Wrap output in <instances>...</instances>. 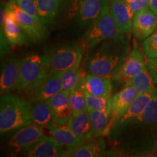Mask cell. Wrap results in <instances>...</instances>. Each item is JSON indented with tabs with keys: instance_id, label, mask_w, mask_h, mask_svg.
<instances>
[{
	"instance_id": "6da1fadb",
	"label": "cell",
	"mask_w": 157,
	"mask_h": 157,
	"mask_svg": "<svg viewBox=\"0 0 157 157\" xmlns=\"http://www.w3.org/2000/svg\"><path fill=\"white\" fill-rule=\"evenodd\" d=\"M129 52L127 34L100 43L92 49L84 69L88 74L109 76L112 78Z\"/></svg>"
},
{
	"instance_id": "7a4b0ae2",
	"label": "cell",
	"mask_w": 157,
	"mask_h": 157,
	"mask_svg": "<svg viewBox=\"0 0 157 157\" xmlns=\"http://www.w3.org/2000/svg\"><path fill=\"white\" fill-rule=\"evenodd\" d=\"M33 124L31 103L6 93L0 98V132L16 130Z\"/></svg>"
},
{
	"instance_id": "3957f363",
	"label": "cell",
	"mask_w": 157,
	"mask_h": 157,
	"mask_svg": "<svg viewBox=\"0 0 157 157\" xmlns=\"http://www.w3.org/2000/svg\"><path fill=\"white\" fill-rule=\"evenodd\" d=\"M48 71L60 74L79 67L83 56V46L78 42H67L57 45L48 54Z\"/></svg>"
},
{
	"instance_id": "277c9868",
	"label": "cell",
	"mask_w": 157,
	"mask_h": 157,
	"mask_svg": "<svg viewBox=\"0 0 157 157\" xmlns=\"http://www.w3.org/2000/svg\"><path fill=\"white\" fill-rule=\"evenodd\" d=\"M109 10V0H72L70 16L78 28L88 29Z\"/></svg>"
},
{
	"instance_id": "5b68a950",
	"label": "cell",
	"mask_w": 157,
	"mask_h": 157,
	"mask_svg": "<svg viewBox=\"0 0 157 157\" xmlns=\"http://www.w3.org/2000/svg\"><path fill=\"white\" fill-rule=\"evenodd\" d=\"M48 57L46 55L33 54L21 60L20 74L15 90L24 91L32 87L49 72Z\"/></svg>"
},
{
	"instance_id": "8992f818",
	"label": "cell",
	"mask_w": 157,
	"mask_h": 157,
	"mask_svg": "<svg viewBox=\"0 0 157 157\" xmlns=\"http://www.w3.org/2000/svg\"><path fill=\"white\" fill-rule=\"evenodd\" d=\"M124 35L125 34L120 32L118 29L109 10L87 29L82 40L84 46L88 50H92L104 41L118 38Z\"/></svg>"
},
{
	"instance_id": "52a82bcc",
	"label": "cell",
	"mask_w": 157,
	"mask_h": 157,
	"mask_svg": "<svg viewBox=\"0 0 157 157\" xmlns=\"http://www.w3.org/2000/svg\"><path fill=\"white\" fill-rule=\"evenodd\" d=\"M137 95L136 89L132 85H127L124 86L122 90L112 96L111 113L105 136L110 135L113 127L126 113L131 103Z\"/></svg>"
},
{
	"instance_id": "ba28073f",
	"label": "cell",
	"mask_w": 157,
	"mask_h": 157,
	"mask_svg": "<svg viewBox=\"0 0 157 157\" xmlns=\"http://www.w3.org/2000/svg\"><path fill=\"white\" fill-rule=\"evenodd\" d=\"M7 4L10 7L17 23L31 41L38 42L44 39L47 32L46 25L43 24L40 20L25 13L15 2L9 1Z\"/></svg>"
},
{
	"instance_id": "9c48e42d",
	"label": "cell",
	"mask_w": 157,
	"mask_h": 157,
	"mask_svg": "<svg viewBox=\"0 0 157 157\" xmlns=\"http://www.w3.org/2000/svg\"><path fill=\"white\" fill-rule=\"evenodd\" d=\"M146 66L147 63L145 62L143 55L137 47H134L112 78L125 86Z\"/></svg>"
},
{
	"instance_id": "30bf717a",
	"label": "cell",
	"mask_w": 157,
	"mask_h": 157,
	"mask_svg": "<svg viewBox=\"0 0 157 157\" xmlns=\"http://www.w3.org/2000/svg\"><path fill=\"white\" fill-rule=\"evenodd\" d=\"M62 90L60 75L48 72L27 91L30 94L31 101H47Z\"/></svg>"
},
{
	"instance_id": "8fae6325",
	"label": "cell",
	"mask_w": 157,
	"mask_h": 157,
	"mask_svg": "<svg viewBox=\"0 0 157 157\" xmlns=\"http://www.w3.org/2000/svg\"><path fill=\"white\" fill-rule=\"evenodd\" d=\"M157 29V15L149 7L133 15L132 31L139 40H145Z\"/></svg>"
},
{
	"instance_id": "7c38bea8",
	"label": "cell",
	"mask_w": 157,
	"mask_h": 157,
	"mask_svg": "<svg viewBox=\"0 0 157 157\" xmlns=\"http://www.w3.org/2000/svg\"><path fill=\"white\" fill-rule=\"evenodd\" d=\"M1 29H3L4 34L11 46L17 47L29 43V39L17 23L8 4L5 7V15L3 21L1 23Z\"/></svg>"
},
{
	"instance_id": "4fadbf2b",
	"label": "cell",
	"mask_w": 157,
	"mask_h": 157,
	"mask_svg": "<svg viewBox=\"0 0 157 157\" xmlns=\"http://www.w3.org/2000/svg\"><path fill=\"white\" fill-rule=\"evenodd\" d=\"M42 127L34 124L26 125L15 132L9 140V145L17 151H25L42 137Z\"/></svg>"
},
{
	"instance_id": "5bb4252c",
	"label": "cell",
	"mask_w": 157,
	"mask_h": 157,
	"mask_svg": "<svg viewBox=\"0 0 157 157\" xmlns=\"http://www.w3.org/2000/svg\"><path fill=\"white\" fill-rule=\"evenodd\" d=\"M111 77L95 75L92 74H83L80 86L90 95L100 97L112 98V83Z\"/></svg>"
},
{
	"instance_id": "9a60e30c",
	"label": "cell",
	"mask_w": 157,
	"mask_h": 157,
	"mask_svg": "<svg viewBox=\"0 0 157 157\" xmlns=\"http://www.w3.org/2000/svg\"><path fill=\"white\" fill-rule=\"evenodd\" d=\"M52 110V121L60 124H68L72 117L69 103V93L62 91L47 100Z\"/></svg>"
},
{
	"instance_id": "2e32d148",
	"label": "cell",
	"mask_w": 157,
	"mask_h": 157,
	"mask_svg": "<svg viewBox=\"0 0 157 157\" xmlns=\"http://www.w3.org/2000/svg\"><path fill=\"white\" fill-rule=\"evenodd\" d=\"M109 13L119 31L129 35L132 31V15L123 0H109Z\"/></svg>"
},
{
	"instance_id": "e0dca14e",
	"label": "cell",
	"mask_w": 157,
	"mask_h": 157,
	"mask_svg": "<svg viewBox=\"0 0 157 157\" xmlns=\"http://www.w3.org/2000/svg\"><path fill=\"white\" fill-rule=\"evenodd\" d=\"M64 152L53 137L42 136L23 154V156L29 157H63Z\"/></svg>"
},
{
	"instance_id": "ac0fdd59",
	"label": "cell",
	"mask_w": 157,
	"mask_h": 157,
	"mask_svg": "<svg viewBox=\"0 0 157 157\" xmlns=\"http://www.w3.org/2000/svg\"><path fill=\"white\" fill-rule=\"evenodd\" d=\"M21 60L15 57H10L3 65L0 79L1 95L15 90L18 80Z\"/></svg>"
},
{
	"instance_id": "d6986e66",
	"label": "cell",
	"mask_w": 157,
	"mask_h": 157,
	"mask_svg": "<svg viewBox=\"0 0 157 157\" xmlns=\"http://www.w3.org/2000/svg\"><path fill=\"white\" fill-rule=\"evenodd\" d=\"M155 93H148L137 95L131 103L126 113L123 115V117L113 127V128L121 127L127 124L140 121L143 111Z\"/></svg>"
},
{
	"instance_id": "ffe728a7",
	"label": "cell",
	"mask_w": 157,
	"mask_h": 157,
	"mask_svg": "<svg viewBox=\"0 0 157 157\" xmlns=\"http://www.w3.org/2000/svg\"><path fill=\"white\" fill-rule=\"evenodd\" d=\"M68 125L76 136L79 145L92 140V127L88 110L78 115L72 116L68 121Z\"/></svg>"
},
{
	"instance_id": "44dd1931",
	"label": "cell",
	"mask_w": 157,
	"mask_h": 157,
	"mask_svg": "<svg viewBox=\"0 0 157 157\" xmlns=\"http://www.w3.org/2000/svg\"><path fill=\"white\" fill-rule=\"evenodd\" d=\"M106 144L103 137L93 139L66 151L63 157H98L105 155Z\"/></svg>"
},
{
	"instance_id": "7402d4cb",
	"label": "cell",
	"mask_w": 157,
	"mask_h": 157,
	"mask_svg": "<svg viewBox=\"0 0 157 157\" xmlns=\"http://www.w3.org/2000/svg\"><path fill=\"white\" fill-rule=\"evenodd\" d=\"M48 128L52 137L65 152L79 146L77 139L68 124H60L52 121L48 125Z\"/></svg>"
},
{
	"instance_id": "603a6c76",
	"label": "cell",
	"mask_w": 157,
	"mask_h": 157,
	"mask_svg": "<svg viewBox=\"0 0 157 157\" xmlns=\"http://www.w3.org/2000/svg\"><path fill=\"white\" fill-rule=\"evenodd\" d=\"M39 18L44 25L54 23L67 0H34Z\"/></svg>"
},
{
	"instance_id": "cb8c5ba5",
	"label": "cell",
	"mask_w": 157,
	"mask_h": 157,
	"mask_svg": "<svg viewBox=\"0 0 157 157\" xmlns=\"http://www.w3.org/2000/svg\"><path fill=\"white\" fill-rule=\"evenodd\" d=\"M31 117L33 124L39 127H48L52 121V110L47 101H34L31 102Z\"/></svg>"
},
{
	"instance_id": "d4e9b609",
	"label": "cell",
	"mask_w": 157,
	"mask_h": 157,
	"mask_svg": "<svg viewBox=\"0 0 157 157\" xmlns=\"http://www.w3.org/2000/svg\"><path fill=\"white\" fill-rule=\"evenodd\" d=\"M155 84H156L149 72L148 67L146 66L125 86H133L136 89L137 95H140V94L156 92L157 89L155 87Z\"/></svg>"
},
{
	"instance_id": "484cf974",
	"label": "cell",
	"mask_w": 157,
	"mask_h": 157,
	"mask_svg": "<svg viewBox=\"0 0 157 157\" xmlns=\"http://www.w3.org/2000/svg\"><path fill=\"white\" fill-rule=\"evenodd\" d=\"M89 113L92 127V140L104 137L109 124L110 114L93 110H90Z\"/></svg>"
},
{
	"instance_id": "4316f807",
	"label": "cell",
	"mask_w": 157,
	"mask_h": 157,
	"mask_svg": "<svg viewBox=\"0 0 157 157\" xmlns=\"http://www.w3.org/2000/svg\"><path fill=\"white\" fill-rule=\"evenodd\" d=\"M69 103L72 116L78 115L87 110L85 94L80 84L69 93Z\"/></svg>"
},
{
	"instance_id": "83f0119b",
	"label": "cell",
	"mask_w": 157,
	"mask_h": 157,
	"mask_svg": "<svg viewBox=\"0 0 157 157\" xmlns=\"http://www.w3.org/2000/svg\"><path fill=\"white\" fill-rule=\"evenodd\" d=\"M83 73L79 68H73L65 71L60 75L62 89L63 91L70 93L79 85Z\"/></svg>"
},
{
	"instance_id": "f1b7e54d",
	"label": "cell",
	"mask_w": 157,
	"mask_h": 157,
	"mask_svg": "<svg viewBox=\"0 0 157 157\" xmlns=\"http://www.w3.org/2000/svg\"><path fill=\"white\" fill-rule=\"evenodd\" d=\"M86 97V103L88 111H102L110 114L111 107V98L100 97L90 95V93L84 91Z\"/></svg>"
},
{
	"instance_id": "f546056e",
	"label": "cell",
	"mask_w": 157,
	"mask_h": 157,
	"mask_svg": "<svg viewBox=\"0 0 157 157\" xmlns=\"http://www.w3.org/2000/svg\"><path fill=\"white\" fill-rule=\"evenodd\" d=\"M140 121L157 129V91L143 111Z\"/></svg>"
},
{
	"instance_id": "4dcf8cb0",
	"label": "cell",
	"mask_w": 157,
	"mask_h": 157,
	"mask_svg": "<svg viewBox=\"0 0 157 157\" xmlns=\"http://www.w3.org/2000/svg\"><path fill=\"white\" fill-rule=\"evenodd\" d=\"M143 49L149 59L157 58V29L145 39Z\"/></svg>"
},
{
	"instance_id": "1f68e13d",
	"label": "cell",
	"mask_w": 157,
	"mask_h": 157,
	"mask_svg": "<svg viewBox=\"0 0 157 157\" xmlns=\"http://www.w3.org/2000/svg\"><path fill=\"white\" fill-rule=\"evenodd\" d=\"M15 4L25 13L32 15L36 18L40 20L38 10L34 0H15Z\"/></svg>"
},
{
	"instance_id": "d6a6232c",
	"label": "cell",
	"mask_w": 157,
	"mask_h": 157,
	"mask_svg": "<svg viewBox=\"0 0 157 157\" xmlns=\"http://www.w3.org/2000/svg\"><path fill=\"white\" fill-rule=\"evenodd\" d=\"M129 7L132 16L140 10L149 7V0H123Z\"/></svg>"
},
{
	"instance_id": "836d02e7",
	"label": "cell",
	"mask_w": 157,
	"mask_h": 157,
	"mask_svg": "<svg viewBox=\"0 0 157 157\" xmlns=\"http://www.w3.org/2000/svg\"><path fill=\"white\" fill-rule=\"evenodd\" d=\"M147 67L155 84H157V58L149 59L147 62Z\"/></svg>"
},
{
	"instance_id": "e575fe53",
	"label": "cell",
	"mask_w": 157,
	"mask_h": 157,
	"mask_svg": "<svg viewBox=\"0 0 157 157\" xmlns=\"http://www.w3.org/2000/svg\"><path fill=\"white\" fill-rule=\"evenodd\" d=\"M0 39H1V58H2L5 54L8 52L9 50V42H7V39L4 34L3 30L1 29L0 31Z\"/></svg>"
},
{
	"instance_id": "d590c367",
	"label": "cell",
	"mask_w": 157,
	"mask_h": 157,
	"mask_svg": "<svg viewBox=\"0 0 157 157\" xmlns=\"http://www.w3.org/2000/svg\"><path fill=\"white\" fill-rule=\"evenodd\" d=\"M149 7L157 15V0H149Z\"/></svg>"
},
{
	"instance_id": "8d00e7d4",
	"label": "cell",
	"mask_w": 157,
	"mask_h": 157,
	"mask_svg": "<svg viewBox=\"0 0 157 157\" xmlns=\"http://www.w3.org/2000/svg\"><path fill=\"white\" fill-rule=\"evenodd\" d=\"M10 1H13V2H15V0H10Z\"/></svg>"
}]
</instances>
